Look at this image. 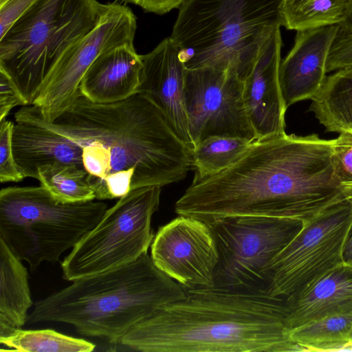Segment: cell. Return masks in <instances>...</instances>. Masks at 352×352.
<instances>
[{
    "mask_svg": "<svg viewBox=\"0 0 352 352\" xmlns=\"http://www.w3.org/2000/svg\"><path fill=\"white\" fill-rule=\"evenodd\" d=\"M333 142L286 133L255 141L230 167L192 182L175 212L206 223L235 216L311 218L346 199L335 172Z\"/></svg>",
    "mask_w": 352,
    "mask_h": 352,
    "instance_id": "obj_1",
    "label": "cell"
},
{
    "mask_svg": "<svg viewBox=\"0 0 352 352\" xmlns=\"http://www.w3.org/2000/svg\"><path fill=\"white\" fill-rule=\"evenodd\" d=\"M14 118L79 145L83 167L100 201L178 182L192 169L191 150L159 109L140 94L110 103L94 102L80 94L52 122L45 120L33 104L23 106Z\"/></svg>",
    "mask_w": 352,
    "mask_h": 352,
    "instance_id": "obj_2",
    "label": "cell"
},
{
    "mask_svg": "<svg viewBox=\"0 0 352 352\" xmlns=\"http://www.w3.org/2000/svg\"><path fill=\"white\" fill-rule=\"evenodd\" d=\"M285 298L213 286L186 289L120 343L143 352L302 351L287 336Z\"/></svg>",
    "mask_w": 352,
    "mask_h": 352,
    "instance_id": "obj_3",
    "label": "cell"
},
{
    "mask_svg": "<svg viewBox=\"0 0 352 352\" xmlns=\"http://www.w3.org/2000/svg\"><path fill=\"white\" fill-rule=\"evenodd\" d=\"M185 296L186 289L146 253L129 264L75 280L37 301L27 322L67 323L82 335L117 344L135 324Z\"/></svg>",
    "mask_w": 352,
    "mask_h": 352,
    "instance_id": "obj_4",
    "label": "cell"
},
{
    "mask_svg": "<svg viewBox=\"0 0 352 352\" xmlns=\"http://www.w3.org/2000/svg\"><path fill=\"white\" fill-rule=\"evenodd\" d=\"M280 0H185L170 37L188 69H234L243 81L257 44L280 25Z\"/></svg>",
    "mask_w": 352,
    "mask_h": 352,
    "instance_id": "obj_5",
    "label": "cell"
},
{
    "mask_svg": "<svg viewBox=\"0 0 352 352\" xmlns=\"http://www.w3.org/2000/svg\"><path fill=\"white\" fill-rule=\"evenodd\" d=\"M97 0H37L0 38V71L27 105L63 52L99 23Z\"/></svg>",
    "mask_w": 352,
    "mask_h": 352,
    "instance_id": "obj_6",
    "label": "cell"
},
{
    "mask_svg": "<svg viewBox=\"0 0 352 352\" xmlns=\"http://www.w3.org/2000/svg\"><path fill=\"white\" fill-rule=\"evenodd\" d=\"M107 205L99 201L64 203L43 186L0 191V239L32 272L57 262L100 221Z\"/></svg>",
    "mask_w": 352,
    "mask_h": 352,
    "instance_id": "obj_7",
    "label": "cell"
},
{
    "mask_svg": "<svg viewBox=\"0 0 352 352\" xmlns=\"http://www.w3.org/2000/svg\"><path fill=\"white\" fill-rule=\"evenodd\" d=\"M161 186L131 190L72 248L61 263L69 281L129 264L147 253L154 239L151 218L160 205Z\"/></svg>",
    "mask_w": 352,
    "mask_h": 352,
    "instance_id": "obj_8",
    "label": "cell"
},
{
    "mask_svg": "<svg viewBox=\"0 0 352 352\" xmlns=\"http://www.w3.org/2000/svg\"><path fill=\"white\" fill-rule=\"evenodd\" d=\"M304 220L235 216L207 223L219 252L214 286L267 293L270 264L300 231Z\"/></svg>",
    "mask_w": 352,
    "mask_h": 352,
    "instance_id": "obj_9",
    "label": "cell"
},
{
    "mask_svg": "<svg viewBox=\"0 0 352 352\" xmlns=\"http://www.w3.org/2000/svg\"><path fill=\"white\" fill-rule=\"evenodd\" d=\"M351 232L349 199L304 220L300 231L272 261L267 293L285 298L344 261Z\"/></svg>",
    "mask_w": 352,
    "mask_h": 352,
    "instance_id": "obj_10",
    "label": "cell"
},
{
    "mask_svg": "<svg viewBox=\"0 0 352 352\" xmlns=\"http://www.w3.org/2000/svg\"><path fill=\"white\" fill-rule=\"evenodd\" d=\"M136 28L129 8L104 4L98 25L63 52L43 81L32 104L41 117L52 122L69 108L80 96L82 78L96 58L113 47L133 43Z\"/></svg>",
    "mask_w": 352,
    "mask_h": 352,
    "instance_id": "obj_11",
    "label": "cell"
},
{
    "mask_svg": "<svg viewBox=\"0 0 352 352\" xmlns=\"http://www.w3.org/2000/svg\"><path fill=\"white\" fill-rule=\"evenodd\" d=\"M243 94V81L232 69L186 68L184 100L195 148L212 136L256 141Z\"/></svg>",
    "mask_w": 352,
    "mask_h": 352,
    "instance_id": "obj_12",
    "label": "cell"
},
{
    "mask_svg": "<svg viewBox=\"0 0 352 352\" xmlns=\"http://www.w3.org/2000/svg\"><path fill=\"white\" fill-rule=\"evenodd\" d=\"M151 248L156 267L185 289L214 286L219 252L206 222L179 215L159 228Z\"/></svg>",
    "mask_w": 352,
    "mask_h": 352,
    "instance_id": "obj_13",
    "label": "cell"
},
{
    "mask_svg": "<svg viewBox=\"0 0 352 352\" xmlns=\"http://www.w3.org/2000/svg\"><path fill=\"white\" fill-rule=\"evenodd\" d=\"M280 25L259 40L250 72L243 80V102L256 141L285 133V106L279 84Z\"/></svg>",
    "mask_w": 352,
    "mask_h": 352,
    "instance_id": "obj_14",
    "label": "cell"
},
{
    "mask_svg": "<svg viewBox=\"0 0 352 352\" xmlns=\"http://www.w3.org/2000/svg\"><path fill=\"white\" fill-rule=\"evenodd\" d=\"M142 68L138 94L163 113L179 138L192 151L184 100L186 67L181 49L170 36L151 52L141 55Z\"/></svg>",
    "mask_w": 352,
    "mask_h": 352,
    "instance_id": "obj_15",
    "label": "cell"
},
{
    "mask_svg": "<svg viewBox=\"0 0 352 352\" xmlns=\"http://www.w3.org/2000/svg\"><path fill=\"white\" fill-rule=\"evenodd\" d=\"M338 25L298 31L294 44L280 61L279 84L285 107L314 98L322 87L330 49Z\"/></svg>",
    "mask_w": 352,
    "mask_h": 352,
    "instance_id": "obj_16",
    "label": "cell"
},
{
    "mask_svg": "<svg viewBox=\"0 0 352 352\" xmlns=\"http://www.w3.org/2000/svg\"><path fill=\"white\" fill-rule=\"evenodd\" d=\"M285 300L287 330L327 316L352 313V263H340Z\"/></svg>",
    "mask_w": 352,
    "mask_h": 352,
    "instance_id": "obj_17",
    "label": "cell"
},
{
    "mask_svg": "<svg viewBox=\"0 0 352 352\" xmlns=\"http://www.w3.org/2000/svg\"><path fill=\"white\" fill-rule=\"evenodd\" d=\"M142 68L133 43L113 47L100 54L85 72L80 94L97 103L125 100L138 94Z\"/></svg>",
    "mask_w": 352,
    "mask_h": 352,
    "instance_id": "obj_18",
    "label": "cell"
},
{
    "mask_svg": "<svg viewBox=\"0 0 352 352\" xmlns=\"http://www.w3.org/2000/svg\"><path fill=\"white\" fill-rule=\"evenodd\" d=\"M12 148L16 163L25 177L37 179L38 169L52 164L83 166L79 145L33 123L16 122L12 132Z\"/></svg>",
    "mask_w": 352,
    "mask_h": 352,
    "instance_id": "obj_19",
    "label": "cell"
},
{
    "mask_svg": "<svg viewBox=\"0 0 352 352\" xmlns=\"http://www.w3.org/2000/svg\"><path fill=\"white\" fill-rule=\"evenodd\" d=\"M32 304L28 270L0 239V338L24 326Z\"/></svg>",
    "mask_w": 352,
    "mask_h": 352,
    "instance_id": "obj_20",
    "label": "cell"
},
{
    "mask_svg": "<svg viewBox=\"0 0 352 352\" xmlns=\"http://www.w3.org/2000/svg\"><path fill=\"white\" fill-rule=\"evenodd\" d=\"M309 111L327 131L352 133V67L327 76Z\"/></svg>",
    "mask_w": 352,
    "mask_h": 352,
    "instance_id": "obj_21",
    "label": "cell"
},
{
    "mask_svg": "<svg viewBox=\"0 0 352 352\" xmlns=\"http://www.w3.org/2000/svg\"><path fill=\"white\" fill-rule=\"evenodd\" d=\"M349 0H280L281 25L303 31L342 25L346 17Z\"/></svg>",
    "mask_w": 352,
    "mask_h": 352,
    "instance_id": "obj_22",
    "label": "cell"
},
{
    "mask_svg": "<svg viewBox=\"0 0 352 352\" xmlns=\"http://www.w3.org/2000/svg\"><path fill=\"white\" fill-rule=\"evenodd\" d=\"M302 351H341L352 340V313L327 316L287 330Z\"/></svg>",
    "mask_w": 352,
    "mask_h": 352,
    "instance_id": "obj_23",
    "label": "cell"
},
{
    "mask_svg": "<svg viewBox=\"0 0 352 352\" xmlns=\"http://www.w3.org/2000/svg\"><path fill=\"white\" fill-rule=\"evenodd\" d=\"M254 142L230 136H212L199 143L192 151V182L214 176L236 163Z\"/></svg>",
    "mask_w": 352,
    "mask_h": 352,
    "instance_id": "obj_24",
    "label": "cell"
},
{
    "mask_svg": "<svg viewBox=\"0 0 352 352\" xmlns=\"http://www.w3.org/2000/svg\"><path fill=\"white\" fill-rule=\"evenodd\" d=\"M37 179L58 201L77 203L96 199L94 188L83 166L52 164L38 169Z\"/></svg>",
    "mask_w": 352,
    "mask_h": 352,
    "instance_id": "obj_25",
    "label": "cell"
},
{
    "mask_svg": "<svg viewBox=\"0 0 352 352\" xmlns=\"http://www.w3.org/2000/svg\"><path fill=\"white\" fill-rule=\"evenodd\" d=\"M0 343L20 352H90L96 345L86 340L63 334L53 329H16L0 338Z\"/></svg>",
    "mask_w": 352,
    "mask_h": 352,
    "instance_id": "obj_26",
    "label": "cell"
},
{
    "mask_svg": "<svg viewBox=\"0 0 352 352\" xmlns=\"http://www.w3.org/2000/svg\"><path fill=\"white\" fill-rule=\"evenodd\" d=\"M333 160L336 175L346 199H352V133H340L333 139Z\"/></svg>",
    "mask_w": 352,
    "mask_h": 352,
    "instance_id": "obj_27",
    "label": "cell"
},
{
    "mask_svg": "<svg viewBox=\"0 0 352 352\" xmlns=\"http://www.w3.org/2000/svg\"><path fill=\"white\" fill-rule=\"evenodd\" d=\"M14 124L6 119L0 122V181L18 182L25 177L16 163L12 148Z\"/></svg>",
    "mask_w": 352,
    "mask_h": 352,
    "instance_id": "obj_28",
    "label": "cell"
},
{
    "mask_svg": "<svg viewBox=\"0 0 352 352\" xmlns=\"http://www.w3.org/2000/svg\"><path fill=\"white\" fill-rule=\"evenodd\" d=\"M352 67V32L338 30L329 54L327 73Z\"/></svg>",
    "mask_w": 352,
    "mask_h": 352,
    "instance_id": "obj_29",
    "label": "cell"
},
{
    "mask_svg": "<svg viewBox=\"0 0 352 352\" xmlns=\"http://www.w3.org/2000/svg\"><path fill=\"white\" fill-rule=\"evenodd\" d=\"M21 92L3 72L0 71V122L5 120L10 110L16 106H25Z\"/></svg>",
    "mask_w": 352,
    "mask_h": 352,
    "instance_id": "obj_30",
    "label": "cell"
},
{
    "mask_svg": "<svg viewBox=\"0 0 352 352\" xmlns=\"http://www.w3.org/2000/svg\"><path fill=\"white\" fill-rule=\"evenodd\" d=\"M37 0H8L0 6V38Z\"/></svg>",
    "mask_w": 352,
    "mask_h": 352,
    "instance_id": "obj_31",
    "label": "cell"
},
{
    "mask_svg": "<svg viewBox=\"0 0 352 352\" xmlns=\"http://www.w3.org/2000/svg\"><path fill=\"white\" fill-rule=\"evenodd\" d=\"M139 6L146 12L164 14L178 8L185 0H124Z\"/></svg>",
    "mask_w": 352,
    "mask_h": 352,
    "instance_id": "obj_32",
    "label": "cell"
},
{
    "mask_svg": "<svg viewBox=\"0 0 352 352\" xmlns=\"http://www.w3.org/2000/svg\"><path fill=\"white\" fill-rule=\"evenodd\" d=\"M339 29L344 32H352V0H349V8L344 22L339 25Z\"/></svg>",
    "mask_w": 352,
    "mask_h": 352,
    "instance_id": "obj_33",
    "label": "cell"
},
{
    "mask_svg": "<svg viewBox=\"0 0 352 352\" xmlns=\"http://www.w3.org/2000/svg\"><path fill=\"white\" fill-rule=\"evenodd\" d=\"M349 201L352 204V199ZM344 258V261L352 263V232L345 246Z\"/></svg>",
    "mask_w": 352,
    "mask_h": 352,
    "instance_id": "obj_34",
    "label": "cell"
},
{
    "mask_svg": "<svg viewBox=\"0 0 352 352\" xmlns=\"http://www.w3.org/2000/svg\"><path fill=\"white\" fill-rule=\"evenodd\" d=\"M8 0H0V6L4 4Z\"/></svg>",
    "mask_w": 352,
    "mask_h": 352,
    "instance_id": "obj_35",
    "label": "cell"
}]
</instances>
